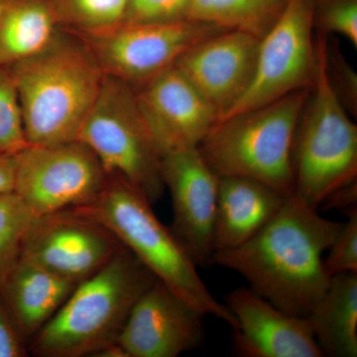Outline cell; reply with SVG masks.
Instances as JSON below:
<instances>
[{"mask_svg": "<svg viewBox=\"0 0 357 357\" xmlns=\"http://www.w3.org/2000/svg\"><path fill=\"white\" fill-rule=\"evenodd\" d=\"M342 225L291 195L252 238L237 248L215 250L210 266L236 272L253 292L282 311L307 317L330 285L324 255Z\"/></svg>", "mask_w": 357, "mask_h": 357, "instance_id": "cell-1", "label": "cell"}, {"mask_svg": "<svg viewBox=\"0 0 357 357\" xmlns=\"http://www.w3.org/2000/svg\"><path fill=\"white\" fill-rule=\"evenodd\" d=\"M8 70L29 145L77 140L105 77L84 42L60 29L46 48Z\"/></svg>", "mask_w": 357, "mask_h": 357, "instance_id": "cell-2", "label": "cell"}, {"mask_svg": "<svg viewBox=\"0 0 357 357\" xmlns=\"http://www.w3.org/2000/svg\"><path fill=\"white\" fill-rule=\"evenodd\" d=\"M126 246L77 284L63 306L30 340L40 357L96 356L115 344L140 296L156 281Z\"/></svg>", "mask_w": 357, "mask_h": 357, "instance_id": "cell-3", "label": "cell"}, {"mask_svg": "<svg viewBox=\"0 0 357 357\" xmlns=\"http://www.w3.org/2000/svg\"><path fill=\"white\" fill-rule=\"evenodd\" d=\"M152 206L126 181L109 176L93 201L74 210L107 227L157 280L190 306L236 328L234 314L204 285L189 251L172 229L160 222Z\"/></svg>", "mask_w": 357, "mask_h": 357, "instance_id": "cell-4", "label": "cell"}, {"mask_svg": "<svg viewBox=\"0 0 357 357\" xmlns=\"http://www.w3.org/2000/svg\"><path fill=\"white\" fill-rule=\"evenodd\" d=\"M310 89L218 121L198 147L211 170L218 177L255 178L291 196L296 138Z\"/></svg>", "mask_w": 357, "mask_h": 357, "instance_id": "cell-5", "label": "cell"}, {"mask_svg": "<svg viewBox=\"0 0 357 357\" xmlns=\"http://www.w3.org/2000/svg\"><path fill=\"white\" fill-rule=\"evenodd\" d=\"M316 77L298 128L293 196L318 210L333 192L356 182L357 126L328 76V36L316 32Z\"/></svg>", "mask_w": 357, "mask_h": 357, "instance_id": "cell-6", "label": "cell"}, {"mask_svg": "<svg viewBox=\"0 0 357 357\" xmlns=\"http://www.w3.org/2000/svg\"><path fill=\"white\" fill-rule=\"evenodd\" d=\"M77 140L93 150L107 172L126 181L152 204L166 188L162 155L141 116L132 86L105 76Z\"/></svg>", "mask_w": 357, "mask_h": 357, "instance_id": "cell-7", "label": "cell"}, {"mask_svg": "<svg viewBox=\"0 0 357 357\" xmlns=\"http://www.w3.org/2000/svg\"><path fill=\"white\" fill-rule=\"evenodd\" d=\"M201 21L129 23L91 34H75L93 54L105 76L138 88L173 67L185 52L222 31Z\"/></svg>", "mask_w": 357, "mask_h": 357, "instance_id": "cell-8", "label": "cell"}, {"mask_svg": "<svg viewBox=\"0 0 357 357\" xmlns=\"http://www.w3.org/2000/svg\"><path fill=\"white\" fill-rule=\"evenodd\" d=\"M314 10V0H288L278 20L260 39L248 89L220 119L311 88L318 64Z\"/></svg>", "mask_w": 357, "mask_h": 357, "instance_id": "cell-9", "label": "cell"}, {"mask_svg": "<svg viewBox=\"0 0 357 357\" xmlns=\"http://www.w3.org/2000/svg\"><path fill=\"white\" fill-rule=\"evenodd\" d=\"M107 178L100 160L82 141L29 145L15 155L13 192L41 217L91 203Z\"/></svg>", "mask_w": 357, "mask_h": 357, "instance_id": "cell-10", "label": "cell"}, {"mask_svg": "<svg viewBox=\"0 0 357 357\" xmlns=\"http://www.w3.org/2000/svg\"><path fill=\"white\" fill-rule=\"evenodd\" d=\"M122 248L107 227L69 208L35 218L20 257L79 284L102 269Z\"/></svg>", "mask_w": 357, "mask_h": 357, "instance_id": "cell-11", "label": "cell"}, {"mask_svg": "<svg viewBox=\"0 0 357 357\" xmlns=\"http://www.w3.org/2000/svg\"><path fill=\"white\" fill-rule=\"evenodd\" d=\"M134 93L162 157L198 148L218 123V112L175 65L134 89Z\"/></svg>", "mask_w": 357, "mask_h": 357, "instance_id": "cell-12", "label": "cell"}, {"mask_svg": "<svg viewBox=\"0 0 357 357\" xmlns=\"http://www.w3.org/2000/svg\"><path fill=\"white\" fill-rule=\"evenodd\" d=\"M162 178L172 199L174 234L197 266L210 265L220 177L199 148L177 150L162 157Z\"/></svg>", "mask_w": 357, "mask_h": 357, "instance_id": "cell-13", "label": "cell"}, {"mask_svg": "<svg viewBox=\"0 0 357 357\" xmlns=\"http://www.w3.org/2000/svg\"><path fill=\"white\" fill-rule=\"evenodd\" d=\"M204 317L156 280L134 305L116 342L128 357H177L202 344Z\"/></svg>", "mask_w": 357, "mask_h": 357, "instance_id": "cell-14", "label": "cell"}, {"mask_svg": "<svg viewBox=\"0 0 357 357\" xmlns=\"http://www.w3.org/2000/svg\"><path fill=\"white\" fill-rule=\"evenodd\" d=\"M260 39L225 30L185 52L178 68L218 114V121L244 95L255 75Z\"/></svg>", "mask_w": 357, "mask_h": 357, "instance_id": "cell-15", "label": "cell"}, {"mask_svg": "<svg viewBox=\"0 0 357 357\" xmlns=\"http://www.w3.org/2000/svg\"><path fill=\"white\" fill-rule=\"evenodd\" d=\"M225 306L236 319L232 345L243 357H323L307 317L282 311L249 287L227 294Z\"/></svg>", "mask_w": 357, "mask_h": 357, "instance_id": "cell-16", "label": "cell"}, {"mask_svg": "<svg viewBox=\"0 0 357 357\" xmlns=\"http://www.w3.org/2000/svg\"><path fill=\"white\" fill-rule=\"evenodd\" d=\"M287 198L255 178L220 177L213 232L215 251L237 248L252 238L274 218Z\"/></svg>", "mask_w": 357, "mask_h": 357, "instance_id": "cell-17", "label": "cell"}, {"mask_svg": "<svg viewBox=\"0 0 357 357\" xmlns=\"http://www.w3.org/2000/svg\"><path fill=\"white\" fill-rule=\"evenodd\" d=\"M77 285L20 257L0 280V295L21 335L30 342Z\"/></svg>", "mask_w": 357, "mask_h": 357, "instance_id": "cell-18", "label": "cell"}, {"mask_svg": "<svg viewBox=\"0 0 357 357\" xmlns=\"http://www.w3.org/2000/svg\"><path fill=\"white\" fill-rule=\"evenodd\" d=\"M324 356H357V273L331 277L330 285L307 316Z\"/></svg>", "mask_w": 357, "mask_h": 357, "instance_id": "cell-19", "label": "cell"}, {"mask_svg": "<svg viewBox=\"0 0 357 357\" xmlns=\"http://www.w3.org/2000/svg\"><path fill=\"white\" fill-rule=\"evenodd\" d=\"M59 30L46 0H2L0 67L9 68L36 55Z\"/></svg>", "mask_w": 357, "mask_h": 357, "instance_id": "cell-20", "label": "cell"}, {"mask_svg": "<svg viewBox=\"0 0 357 357\" xmlns=\"http://www.w3.org/2000/svg\"><path fill=\"white\" fill-rule=\"evenodd\" d=\"M288 0H191L185 18L248 33L261 39Z\"/></svg>", "mask_w": 357, "mask_h": 357, "instance_id": "cell-21", "label": "cell"}, {"mask_svg": "<svg viewBox=\"0 0 357 357\" xmlns=\"http://www.w3.org/2000/svg\"><path fill=\"white\" fill-rule=\"evenodd\" d=\"M60 29L73 34L102 32L126 20L128 0H46Z\"/></svg>", "mask_w": 357, "mask_h": 357, "instance_id": "cell-22", "label": "cell"}, {"mask_svg": "<svg viewBox=\"0 0 357 357\" xmlns=\"http://www.w3.org/2000/svg\"><path fill=\"white\" fill-rule=\"evenodd\" d=\"M35 218L15 192L0 194V280L20 258Z\"/></svg>", "mask_w": 357, "mask_h": 357, "instance_id": "cell-23", "label": "cell"}, {"mask_svg": "<svg viewBox=\"0 0 357 357\" xmlns=\"http://www.w3.org/2000/svg\"><path fill=\"white\" fill-rule=\"evenodd\" d=\"M28 146L15 84L8 68L0 67V156H13Z\"/></svg>", "mask_w": 357, "mask_h": 357, "instance_id": "cell-24", "label": "cell"}, {"mask_svg": "<svg viewBox=\"0 0 357 357\" xmlns=\"http://www.w3.org/2000/svg\"><path fill=\"white\" fill-rule=\"evenodd\" d=\"M314 29L342 35L357 47V0H314Z\"/></svg>", "mask_w": 357, "mask_h": 357, "instance_id": "cell-25", "label": "cell"}, {"mask_svg": "<svg viewBox=\"0 0 357 357\" xmlns=\"http://www.w3.org/2000/svg\"><path fill=\"white\" fill-rule=\"evenodd\" d=\"M347 218L324 258V266L331 277L357 273V208L349 211Z\"/></svg>", "mask_w": 357, "mask_h": 357, "instance_id": "cell-26", "label": "cell"}, {"mask_svg": "<svg viewBox=\"0 0 357 357\" xmlns=\"http://www.w3.org/2000/svg\"><path fill=\"white\" fill-rule=\"evenodd\" d=\"M191 0H128L124 22H168L184 20Z\"/></svg>", "mask_w": 357, "mask_h": 357, "instance_id": "cell-27", "label": "cell"}, {"mask_svg": "<svg viewBox=\"0 0 357 357\" xmlns=\"http://www.w3.org/2000/svg\"><path fill=\"white\" fill-rule=\"evenodd\" d=\"M328 76L335 93L344 103L345 109L354 112L356 109L357 79L356 73L347 65L337 51H331L328 48Z\"/></svg>", "mask_w": 357, "mask_h": 357, "instance_id": "cell-28", "label": "cell"}, {"mask_svg": "<svg viewBox=\"0 0 357 357\" xmlns=\"http://www.w3.org/2000/svg\"><path fill=\"white\" fill-rule=\"evenodd\" d=\"M28 356L26 342L0 295V357Z\"/></svg>", "mask_w": 357, "mask_h": 357, "instance_id": "cell-29", "label": "cell"}, {"mask_svg": "<svg viewBox=\"0 0 357 357\" xmlns=\"http://www.w3.org/2000/svg\"><path fill=\"white\" fill-rule=\"evenodd\" d=\"M357 187L356 182L333 192L332 196L321 204L328 208L351 211L356 208Z\"/></svg>", "mask_w": 357, "mask_h": 357, "instance_id": "cell-30", "label": "cell"}, {"mask_svg": "<svg viewBox=\"0 0 357 357\" xmlns=\"http://www.w3.org/2000/svg\"><path fill=\"white\" fill-rule=\"evenodd\" d=\"M15 182V155L0 156V194L13 192Z\"/></svg>", "mask_w": 357, "mask_h": 357, "instance_id": "cell-31", "label": "cell"}, {"mask_svg": "<svg viewBox=\"0 0 357 357\" xmlns=\"http://www.w3.org/2000/svg\"><path fill=\"white\" fill-rule=\"evenodd\" d=\"M1 9H2V0H0V13H1Z\"/></svg>", "mask_w": 357, "mask_h": 357, "instance_id": "cell-32", "label": "cell"}]
</instances>
